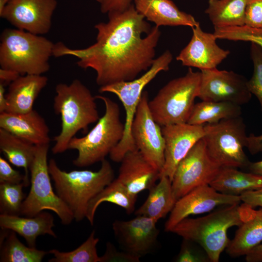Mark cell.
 I'll return each mask as SVG.
<instances>
[{
    "instance_id": "obj_1",
    "label": "cell",
    "mask_w": 262,
    "mask_h": 262,
    "mask_svg": "<svg viewBox=\"0 0 262 262\" xmlns=\"http://www.w3.org/2000/svg\"><path fill=\"white\" fill-rule=\"evenodd\" d=\"M107 22L95 26L96 42L84 49H71L63 43L54 44L53 56L76 57L77 65L92 68L100 87L133 80L147 70L155 59V48L161 32L151 28L144 16L131 4L122 12L108 13Z\"/></svg>"
},
{
    "instance_id": "obj_2",
    "label": "cell",
    "mask_w": 262,
    "mask_h": 262,
    "mask_svg": "<svg viewBox=\"0 0 262 262\" xmlns=\"http://www.w3.org/2000/svg\"><path fill=\"white\" fill-rule=\"evenodd\" d=\"M53 108L61 118V130L53 138L51 149L54 154L68 149L70 141L80 131H86L88 126L99 118L96 97L79 80L70 84L60 83L55 87Z\"/></svg>"
},
{
    "instance_id": "obj_3",
    "label": "cell",
    "mask_w": 262,
    "mask_h": 262,
    "mask_svg": "<svg viewBox=\"0 0 262 262\" xmlns=\"http://www.w3.org/2000/svg\"><path fill=\"white\" fill-rule=\"evenodd\" d=\"M246 204L226 205L204 216L186 217L170 231L183 239L199 245L209 261L218 262L220 255L229 242L227 231L239 226L245 217Z\"/></svg>"
},
{
    "instance_id": "obj_4",
    "label": "cell",
    "mask_w": 262,
    "mask_h": 262,
    "mask_svg": "<svg viewBox=\"0 0 262 262\" xmlns=\"http://www.w3.org/2000/svg\"><path fill=\"white\" fill-rule=\"evenodd\" d=\"M97 171L88 170L66 172L53 159L48 162L49 171L56 194L79 222L86 217L90 202L114 180V169L107 160L101 162Z\"/></svg>"
},
{
    "instance_id": "obj_5",
    "label": "cell",
    "mask_w": 262,
    "mask_h": 262,
    "mask_svg": "<svg viewBox=\"0 0 262 262\" xmlns=\"http://www.w3.org/2000/svg\"><path fill=\"white\" fill-rule=\"evenodd\" d=\"M54 44L41 35L18 29H5L0 35V68L20 75H42L50 68Z\"/></svg>"
},
{
    "instance_id": "obj_6",
    "label": "cell",
    "mask_w": 262,
    "mask_h": 262,
    "mask_svg": "<svg viewBox=\"0 0 262 262\" xmlns=\"http://www.w3.org/2000/svg\"><path fill=\"white\" fill-rule=\"evenodd\" d=\"M95 97L104 104V115L86 135L74 137L68 144V149L78 151V156L73 161L78 167L88 166L105 159L124 135L125 124L121 121L118 104L104 96Z\"/></svg>"
},
{
    "instance_id": "obj_7",
    "label": "cell",
    "mask_w": 262,
    "mask_h": 262,
    "mask_svg": "<svg viewBox=\"0 0 262 262\" xmlns=\"http://www.w3.org/2000/svg\"><path fill=\"white\" fill-rule=\"evenodd\" d=\"M200 72L189 67L186 74L173 79L148 101L155 122L161 127L187 123L198 97Z\"/></svg>"
},
{
    "instance_id": "obj_8",
    "label": "cell",
    "mask_w": 262,
    "mask_h": 262,
    "mask_svg": "<svg viewBox=\"0 0 262 262\" xmlns=\"http://www.w3.org/2000/svg\"><path fill=\"white\" fill-rule=\"evenodd\" d=\"M172 59V53L167 50L155 59L150 67L139 78L100 87V93L109 92L116 95L125 110L126 118L123 138L109 154L113 161L119 163L127 152L137 149L131 136V129L143 89L159 73L169 69Z\"/></svg>"
},
{
    "instance_id": "obj_9",
    "label": "cell",
    "mask_w": 262,
    "mask_h": 262,
    "mask_svg": "<svg viewBox=\"0 0 262 262\" xmlns=\"http://www.w3.org/2000/svg\"><path fill=\"white\" fill-rule=\"evenodd\" d=\"M49 147V144L36 146L30 168L31 188L23 201L21 215L32 217L49 210L57 215L63 224L68 225L74 218L70 210L53 190L47 159Z\"/></svg>"
},
{
    "instance_id": "obj_10",
    "label": "cell",
    "mask_w": 262,
    "mask_h": 262,
    "mask_svg": "<svg viewBox=\"0 0 262 262\" xmlns=\"http://www.w3.org/2000/svg\"><path fill=\"white\" fill-rule=\"evenodd\" d=\"M203 137L211 159L221 167H247L250 161L244 148L247 136L241 116L204 125Z\"/></svg>"
},
{
    "instance_id": "obj_11",
    "label": "cell",
    "mask_w": 262,
    "mask_h": 262,
    "mask_svg": "<svg viewBox=\"0 0 262 262\" xmlns=\"http://www.w3.org/2000/svg\"><path fill=\"white\" fill-rule=\"evenodd\" d=\"M221 167L210 157L203 138L200 139L175 170L172 187L177 200L197 187L210 185Z\"/></svg>"
},
{
    "instance_id": "obj_12",
    "label": "cell",
    "mask_w": 262,
    "mask_h": 262,
    "mask_svg": "<svg viewBox=\"0 0 262 262\" xmlns=\"http://www.w3.org/2000/svg\"><path fill=\"white\" fill-rule=\"evenodd\" d=\"M148 101V93L144 91L132 123L131 134L137 149L160 173L165 162V143L162 127L154 120Z\"/></svg>"
},
{
    "instance_id": "obj_13",
    "label": "cell",
    "mask_w": 262,
    "mask_h": 262,
    "mask_svg": "<svg viewBox=\"0 0 262 262\" xmlns=\"http://www.w3.org/2000/svg\"><path fill=\"white\" fill-rule=\"evenodd\" d=\"M247 81L232 71L217 68L200 70L198 97L203 101L229 102L241 106L251 98Z\"/></svg>"
},
{
    "instance_id": "obj_14",
    "label": "cell",
    "mask_w": 262,
    "mask_h": 262,
    "mask_svg": "<svg viewBox=\"0 0 262 262\" xmlns=\"http://www.w3.org/2000/svg\"><path fill=\"white\" fill-rule=\"evenodd\" d=\"M56 0H11L0 16L16 28L43 35L49 31Z\"/></svg>"
},
{
    "instance_id": "obj_15",
    "label": "cell",
    "mask_w": 262,
    "mask_h": 262,
    "mask_svg": "<svg viewBox=\"0 0 262 262\" xmlns=\"http://www.w3.org/2000/svg\"><path fill=\"white\" fill-rule=\"evenodd\" d=\"M240 196L220 193L209 184L197 187L177 200L164 225L166 231L191 215L207 213L221 205L239 204Z\"/></svg>"
},
{
    "instance_id": "obj_16",
    "label": "cell",
    "mask_w": 262,
    "mask_h": 262,
    "mask_svg": "<svg viewBox=\"0 0 262 262\" xmlns=\"http://www.w3.org/2000/svg\"><path fill=\"white\" fill-rule=\"evenodd\" d=\"M129 220H115L114 233L123 251L141 258L154 248L159 233L157 221L143 215Z\"/></svg>"
},
{
    "instance_id": "obj_17",
    "label": "cell",
    "mask_w": 262,
    "mask_h": 262,
    "mask_svg": "<svg viewBox=\"0 0 262 262\" xmlns=\"http://www.w3.org/2000/svg\"><path fill=\"white\" fill-rule=\"evenodd\" d=\"M162 131L165 143V162L160 178L165 176L172 181L179 163L204 137V125L188 123L169 125L162 127Z\"/></svg>"
},
{
    "instance_id": "obj_18",
    "label": "cell",
    "mask_w": 262,
    "mask_h": 262,
    "mask_svg": "<svg viewBox=\"0 0 262 262\" xmlns=\"http://www.w3.org/2000/svg\"><path fill=\"white\" fill-rule=\"evenodd\" d=\"M192 29L191 39L177 56V60L183 66L200 70L216 68L230 51L220 48L214 34L203 31L199 23Z\"/></svg>"
},
{
    "instance_id": "obj_19",
    "label": "cell",
    "mask_w": 262,
    "mask_h": 262,
    "mask_svg": "<svg viewBox=\"0 0 262 262\" xmlns=\"http://www.w3.org/2000/svg\"><path fill=\"white\" fill-rule=\"evenodd\" d=\"M117 179L132 195L149 190L160 179V172L135 149L127 152L120 162Z\"/></svg>"
},
{
    "instance_id": "obj_20",
    "label": "cell",
    "mask_w": 262,
    "mask_h": 262,
    "mask_svg": "<svg viewBox=\"0 0 262 262\" xmlns=\"http://www.w3.org/2000/svg\"><path fill=\"white\" fill-rule=\"evenodd\" d=\"M0 128L35 146L49 144V129L35 110L22 114H0Z\"/></svg>"
},
{
    "instance_id": "obj_21",
    "label": "cell",
    "mask_w": 262,
    "mask_h": 262,
    "mask_svg": "<svg viewBox=\"0 0 262 262\" xmlns=\"http://www.w3.org/2000/svg\"><path fill=\"white\" fill-rule=\"evenodd\" d=\"M48 81V78L42 75H20L9 85L5 112L22 114L32 111L36 98Z\"/></svg>"
},
{
    "instance_id": "obj_22",
    "label": "cell",
    "mask_w": 262,
    "mask_h": 262,
    "mask_svg": "<svg viewBox=\"0 0 262 262\" xmlns=\"http://www.w3.org/2000/svg\"><path fill=\"white\" fill-rule=\"evenodd\" d=\"M136 11L155 26H189L199 22L191 15L180 11L171 0H134Z\"/></svg>"
},
{
    "instance_id": "obj_23",
    "label": "cell",
    "mask_w": 262,
    "mask_h": 262,
    "mask_svg": "<svg viewBox=\"0 0 262 262\" xmlns=\"http://www.w3.org/2000/svg\"><path fill=\"white\" fill-rule=\"evenodd\" d=\"M54 218L51 214L43 211L32 216L21 217L4 214H0L1 229L12 230L22 236L28 246L35 247L36 240L40 235L48 234L56 238L53 230Z\"/></svg>"
},
{
    "instance_id": "obj_24",
    "label": "cell",
    "mask_w": 262,
    "mask_h": 262,
    "mask_svg": "<svg viewBox=\"0 0 262 262\" xmlns=\"http://www.w3.org/2000/svg\"><path fill=\"white\" fill-rule=\"evenodd\" d=\"M246 205L243 222L226 248L231 257L245 256L262 242V208L256 210Z\"/></svg>"
},
{
    "instance_id": "obj_25",
    "label": "cell",
    "mask_w": 262,
    "mask_h": 262,
    "mask_svg": "<svg viewBox=\"0 0 262 262\" xmlns=\"http://www.w3.org/2000/svg\"><path fill=\"white\" fill-rule=\"evenodd\" d=\"M148 191L147 199L134 213L158 221L171 212L177 201L173 192L172 181L167 177H161L158 184Z\"/></svg>"
},
{
    "instance_id": "obj_26",
    "label": "cell",
    "mask_w": 262,
    "mask_h": 262,
    "mask_svg": "<svg viewBox=\"0 0 262 262\" xmlns=\"http://www.w3.org/2000/svg\"><path fill=\"white\" fill-rule=\"evenodd\" d=\"M210 185L220 193L240 196L246 192L262 188V176L236 168L222 167Z\"/></svg>"
},
{
    "instance_id": "obj_27",
    "label": "cell",
    "mask_w": 262,
    "mask_h": 262,
    "mask_svg": "<svg viewBox=\"0 0 262 262\" xmlns=\"http://www.w3.org/2000/svg\"><path fill=\"white\" fill-rule=\"evenodd\" d=\"M0 149L11 164L24 169V184L27 187L29 171L35 157L36 146L0 128Z\"/></svg>"
},
{
    "instance_id": "obj_28",
    "label": "cell",
    "mask_w": 262,
    "mask_h": 262,
    "mask_svg": "<svg viewBox=\"0 0 262 262\" xmlns=\"http://www.w3.org/2000/svg\"><path fill=\"white\" fill-rule=\"evenodd\" d=\"M249 0H209L205 13L214 27L245 25V14Z\"/></svg>"
},
{
    "instance_id": "obj_29",
    "label": "cell",
    "mask_w": 262,
    "mask_h": 262,
    "mask_svg": "<svg viewBox=\"0 0 262 262\" xmlns=\"http://www.w3.org/2000/svg\"><path fill=\"white\" fill-rule=\"evenodd\" d=\"M241 106L229 102L203 101L195 104L187 123L196 125L214 124L241 116Z\"/></svg>"
},
{
    "instance_id": "obj_30",
    "label": "cell",
    "mask_w": 262,
    "mask_h": 262,
    "mask_svg": "<svg viewBox=\"0 0 262 262\" xmlns=\"http://www.w3.org/2000/svg\"><path fill=\"white\" fill-rule=\"evenodd\" d=\"M137 196L131 194L116 178L105 187L90 202L86 218L93 225L98 207L103 202H109L124 208L127 213L134 210Z\"/></svg>"
},
{
    "instance_id": "obj_31",
    "label": "cell",
    "mask_w": 262,
    "mask_h": 262,
    "mask_svg": "<svg viewBox=\"0 0 262 262\" xmlns=\"http://www.w3.org/2000/svg\"><path fill=\"white\" fill-rule=\"evenodd\" d=\"M0 233V262H41L49 253L23 244L12 230L2 229Z\"/></svg>"
},
{
    "instance_id": "obj_32",
    "label": "cell",
    "mask_w": 262,
    "mask_h": 262,
    "mask_svg": "<svg viewBox=\"0 0 262 262\" xmlns=\"http://www.w3.org/2000/svg\"><path fill=\"white\" fill-rule=\"evenodd\" d=\"M99 239L95 237V231L93 230L88 238L78 247L68 252L51 249L49 253L53 257L49 262H100V257L97 250Z\"/></svg>"
},
{
    "instance_id": "obj_33",
    "label": "cell",
    "mask_w": 262,
    "mask_h": 262,
    "mask_svg": "<svg viewBox=\"0 0 262 262\" xmlns=\"http://www.w3.org/2000/svg\"><path fill=\"white\" fill-rule=\"evenodd\" d=\"M23 182L17 184L0 183V214L21 215L25 198L23 192Z\"/></svg>"
},
{
    "instance_id": "obj_34",
    "label": "cell",
    "mask_w": 262,
    "mask_h": 262,
    "mask_svg": "<svg viewBox=\"0 0 262 262\" xmlns=\"http://www.w3.org/2000/svg\"><path fill=\"white\" fill-rule=\"evenodd\" d=\"M217 39L250 42L262 49V27L255 28L246 25L228 27H214Z\"/></svg>"
},
{
    "instance_id": "obj_35",
    "label": "cell",
    "mask_w": 262,
    "mask_h": 262,
    "mask_svg": "<svg viewBox=\"0 0 262 262\" xmlns=\"http://www.w3.org/2000/svg\"><path fill=\"white\" fill-rule=\"evenodd\" d=\"M250 56L253 64V72L247 81L248 89L258 98L262 111V49L251 43Z\"/></svg>"
},
{
    "instance_id": "obj_36",
    "label": "cell",
    "mask_w": 262,
    "mask_h": 262,
    "mask_svg": "<svg viewBox=\"0 0 262 262\" xmlns=\"http://www.w3.org/2000/svg\"><path fill=\"white\" fill-rule=\"evenodd\" d=\"M245 25L262 27V0H249L245 11Z\"/></svg>"
},
{
    "instance_id": "obj_37",
    "label": "cell",
    "mask_w": 262,
    "mask_h": 262,
    "mask_svg": "<svg viewBox=\"0 0 262 262\" xmlns=\"http://www.w3.org/2000/svg\"><path fill=\"white\" fill-rule=\"evenodd\" d=\"M140 259L124 251H117L112 244L108 242L105 253L100 257V262H139Z\"/></svg>"
},
{
    "instance_id": "obj_38",
    "label": "cell",
    "mask_w": 262,
    "mask_h": 262,
    "mask_svg": "<svg viewBox=\"0 0 262 262\" xmlns=\"http://www.w3.org/2000/svg\"><path fill=\"white\" fill-rule=\"evenodd\" d=\"M25 175L13 169L9 163L0 157V183L17 184L24 182Z\"/></svg>"
},
{
    "instance_id": "obj_39",
    "label": "cell",
    "mask_w": 262,
    "mask_h": 262,
    "mask_svg": "<svg viewBox=\"0 0 262 262\" xmlns=\"http://www.w3.org/2000/svg\"><path fill=\"white\" fill-rule=\"evenodd\" d=\"M191 243V241L183 239L180 251L176 259L177 262H202L209 261L208 257H205L197 252Z\"/></svg>"
},
{
    "instance_id": "obj_40",
    "label": "cell",
    "mask_w": 262,
    "mask_h": 262,
    "mask_svg": "<svg viewBox=\"0 0 262 262\" xmlns=\"http://www.w3.org/2000/svg\"><path fill=\"white\" fill-rule=\"evenodd\" d=\"M132 0H101L100 10L103 14L112 12H122L131 4Z\"/></svg>"
},
{
    "instance_id": "obj_41",
    "label": "cell",
    "mask_w": 262,
    "mask_h": 262,
    "mask_svg": "<svg viewBox=\"0 0 262 262\" xmlns=\"http://www.w3.org/2000/svg\"><path fill=\"white\" fill-rule=\"evenodd\" d=\"M241 201L254 208H262V188L246 192L240 196Z\"/></svg>"
},
{
    "instance_id": "obj_42",
    "label": "cell",
    "mask_w": 262,
    "mask_h": 262,
    "mask_svg": "<svg viewBox=\"0 0 262 262\" xmlns=\"http://www.w3.org/2000/svg\"><path fill=\"white\" fill-rule=\"evenodd\" d=\"M246 147L252 155L262 152V134L259 135L251 134L247 136Z\"/></svg>"
},
{
    "instance_id": "obj_43",
    "label": "cell",
    "mask_w": 262,
    "mask_h": 262,
    "mask_svg": "<svg viewBox=\"0 0 262 262\" xmlns=\"http://www.w3.org/2000/svg\"><path fill=\"white\" fill-rule=\"evenodd\" d=\"M20 75L13 70L0 68V82L4 85L10 84L16 80Z\"/></svg>"
},
{
    "instance_id": "obj_44",
    "label": "cell",
    "mask_w": 262,
    "mask_h": 262,
    "mask_svg": "<svg viewBox=\"0 0 262 262\" xmlns=\"http://www.w3.org/2000/svg\"><path fill=\"white\" fill-rule=\"evenodd\" d=\"M245 256L247 262H262V244L255 246Z\"/></svg>"
},
{
    "instance_id": "obj_45",
    "label": "cell",
    "mask_w": 262,
    "mask_h": 262,
    "mask_svg": "<svg viewBox=\"0 0 262 262\" xmlns=\"http://www.w3.org/2000/svg\"><path fill=\"white\" fill-rule=\"evenodd\" d=\"M5 85L0 82V114L5 112L7 108V99Z\"/></svg>"
},
{
    "instance_id": "obj_46",
    "label": "cell",
    "mask_w": 262,
    "mask_h": 262,
    "mask_svg": "<svg viewBox=\"0 0 262 262\" xmlns=\"http://www.w3.org/2000/svg\"><path fill=\"white\" fill-rule=\"evenodd\" d=\"M247 168L250 172L262 176V160L256 162H250Z\"/></svg>"
},
{
    "instance_id": "obj_47",
    "label": "cell",
    "mask_w": 262,
    "mask_h": 262,
    "mask_svg": "<svg viewBox=\"0 0 262 262\" xmlns=\"http://www.w3.org/2000/svg\"><path fill=\"white\" fill-rule=\"evenodd\" d=\"M11 0H0V14Z\"/></svg>"
},
{
    "instance_id": "obj_48",
    "label": "cell",
    "mask_w": 262,
    "mask_h": 262,
    "mask_svg": "<svg viewBox=\"0 0 262 262\" xmlns=\"http://www.w3.org/2000/svg\"><path fill=\"white\" fill-rule=\"evenodd\" d=\"M96 0L99 3H100L101 0Z\"/></svg>"
}]
</instances>
